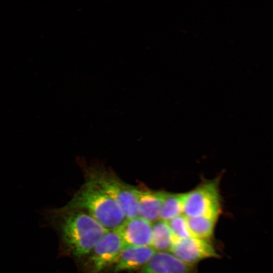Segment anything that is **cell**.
I'll list each match as a JSON object with an SVG mask.
<instances>
[{"label":"cell","mask_w":273,"mask_h":273,"mask_svg":"<svg viewBox=\"0 0 273 273\" xmlns=\"http://www.w3.org/2000/svg\"><path fill=\"white\" fill-rule=\"evenodd\" d=\"M187 219L192 236L208 240L213 235L217 219L206 217H187Z\"/></svg>","instance_id":"4fadbf2b"},{"label":"cell","mask_w":273,"mask_h":273,"mask_svg":"<svg viewBox=\"0 0 273 273\" xmlns=\"http://www.w3.org/2000/svg\"><path fill=\"white\" fill-rule=\"evenodd\" d=\"M183 214V194L164 191L159 220L167 221Z\"/></svg>","instance_id":"7c38bea8"},{"label":"cell","mask_w":273,"mask_h":273,"mask_svg":"<svg viewBox=\"0 0 273 273\" xmlns=\"http://www.w3.org/2000/svg\"><path fill=\"white\" fill-rule=\"evenodd\" d=\"M170 252L182 261L191 265L203 259L218 257L208 240L195 237L183 239L173 237Z\"/></svg>","instance_id":"8992f818"},{"label":"cell","mask_w":273,"mask_h":273,"mask_svg":"<svg viewBox=\"0 0 273 273\" xmlns=\"http://www.w3.org/2000/svg\"><path fill=\"white\" fill-rule=\"evenodd\" d=\"M166 222L174 238L183 239L193 237L190 232L187 217L184 214L177 216Z\"/></svg>","instance_id":"5bb4252c"},{"label":"cell","mask_w":273,"mask_h":273,"mask_svg":"<svg viewBox=\"0 0 273 273\" xmlns=\"http://www.w3.org/2000/svg\"><path fill=\"white\" fill-rule=\"evenodd\" d=\"M139 216L153 223L159 220L164 191L136 187Z\"/></svg>","instance_id":"30bf717a"},{"label":"cell","mask_w":273,"mask_h":273,"mask_svg":"<svg viewBox=\"0 0 273 273\" xmlns=\"http://www.w3.org/2000/svg\"><path fill=\"white\" fill-rule=\"evenodd\" d=\"M218 182L217 178L207 181L183 193V214L217 219L221 210Z\"/></svg>","instance_id":"277c9868"},{"label":"cell","mask_w":273,"mask_h":273,"mask_svg":"<svg viewBox=\"0 0 273 273\" xmlns=\"http://www.w3.org/2000/svg\"><path fill=\"white\" fill-rule=\"evenodd\" d=\"M53 210L57 212L84 211L108 231L116 230L126 219L119 204L87 180L65 206Z\"/></svg>","instance_id":"7a4b0ae2"},{"label":"cell","mask_w":273,"mask_h":273,"mask_svg":"<svg viewBox=\"0 0 273 273\" xmlns=\"http://www.w3.org/2000/svg\"><path fill=\"white\" fill-rule=\"evenodd\" d=\"M173 237L166 221L159 220L152 224L151 247L156 251H170Z\"/></svg>","instance_id":"8fae6325"},{"label":"cell","mask_w":273,"mask_h":273,"mask_svg":"<svg viewBox=\"0 0 273 273\" xmlns=\"http://www.w3.org/2000/svg\"><path fill=\"white\" fill-rule=\"evenodd\" d=\"M155 252L151 246H125L110 267L111 272L138 270L146 264Z\"/></svg>","instance_id":"9c48e42d"},{"label":"cell","mask_w":273,"mask_h":273,"mask_svg":"<svg viewBox=\"0 0 273 273\" xmlns=\"http://www.w3.org/2000/svg\"><path fill=\"white\" fill-rule=\"evenodd\" d=\"M50 212L59 215L57 227L61 241L70 254L76 258L87 256L108 231L82 211Z\"/></svg>","instance_id":"6da1fadb"},{"label":"cell","mask_w":273,"mask_h":273,"mask_svg":"<svg viewBox=\"0 0 273 273\" xmlns=\"http://www.w3.org/2000/svg\"><path fill=\"white\" fill-rule=\"evenodd\" d=\"M152 223L138 216L125 219L115 231L126 246H151Z\"/></svg>","instance_id":"52a82bcc"},{"label":"cell","mask_w":273,"mask_h":273,"mask_svg":"<svg viewBox=\"0 0 273 273\" xmlns=\"http://www.w3.org/2000/svg\"><path fill=\"white\" fill-rule=\"evenodd\" d=\"M125 246L115 230L108 231L87 256L84 273H101L110 268Z\"/></svg>","instance_id":"5b68a950"},{"label":"cell","mask_w":273,"mask_h":273,"mask_svg":"<svg viewBox=\"0 0 273 273\" xmlns=\"http://www.w3.org/2000/svg\"><path fill=\"white\" fill-rule=\"evenodd\" d=\"M86 180L112 197L120 206L126 219L139 216L136 187L123 181L113 173L93 167L86 173Z\"/></svg>","instance_id":"3957f363"},{"label":"cell","mask_w":273,"mask_h":273,"mask_svg":"<svg viewBox=\"0 0 273 273\" xmlns=\"http://www.w3.org/2000/svg\"><path fill=\"white\" fill-rule=\"evenodd\" d=\"M135 273H196L193 265L182 261L171 252L156 251Z\"/></svg>","instance_id":"ba28073f"}]
</instances>
